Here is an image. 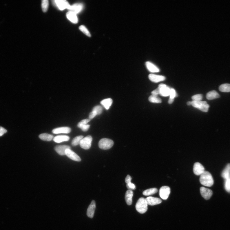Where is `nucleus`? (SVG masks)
Listing matches in <instances>:
<instances>
[{"label": "nucleus", "instance_id": "25", "mask_svg": "<svg viewBox=\"0 0 230 230\" xmlns=\"http://www.w3.org/2000/svg\"><path fill=\"white\" fill-rule=\"evenodd\" d=\"M39 138L42 140L45 141H50L54 138L53 136L47 133H43L39 136Z\"/></svg>", "mask_w": 230, "mask_h": 230}, {"label": "nucleus", "instance_id": "36", "mask_svg": "<svg viewBox=\"0 0 230 230\" xmlns=\"http://www.w3.org/2000/svg\"><path fill=\"white\" fill-rule=\"evenodd\" d=\"M177 94L174 89L171 88L170 92V98L174 99L177 97Z\"/></svg>", "mask_w": 230, "mask_h": 230}, {"label": "nucleus", "instance_id": "16", "mask_svg": "<svg viewBox=\"0 0 230 230\" xmlns=\"http://www.w3.org/2000/svg\"><path fill=\"white\" fill-rule=\"evenodd\" d=\"M71 131V129L69 127H64L53 129L52 132L54 134H59L61 133L68 134L70 133Z\"/></svg>", "mask_w": 230, "mask_h": 230}, {"label": "nucleus", "instance_id": "24", "mask_svg": "<svg viewBox=\"0 0 230 230\" xmlns=\"http://www.w3.org/2000/svg\"><path fill=\"white\" fill-rule=\"evenodd\" d=\"M222 176L225 180L230 178V164H228L223 170Z\"/></svg>", "mask_w": 230, "mask_h": 230}, {"label": "nucleus", "instance_id": "9", "mask_svg": "<svg viewBox=\"0 0 230 230\" xmlns=\"http://www.w3.org/2000/svg\"><path fill=\"white\" fill-rule=\"evenodd\" d=\"M193 170L195 174L197 176H200L205 171L203 166L199 163H196L194 164Z\"/></svg>", "mask_w": 230, "mask_h": 230}, {"label": "nucleus", "instance_id": "13", "mask_svg": "<svg viewBox=\"0 0 230 230\" xmlns=\"http://www.w3.org/2000/svg\"><path fill=\"white\" fill-rule=\"evenodd\" d=\"M67 149H71L70 146L67 145L56 146L54 147L55 151L60 155H65V151Z\"/></svg>", "mask_w": 230, "mask_h": 230}, {"label": "nucleus", "instance_id": "14", "mask_svg": "<svg viewBox=\"0 0 230 230\" xmlns=\"http://www.w3.org/2000/svg\"><path fill=\"white\" fill-rule=\"evenodd\" d=\"M145 200L148 205L151 206L159 204L162 202V200L160 199L152 197H148Z\"/></svg>", "mask_w": 230, "mask_h": 230}, {"label": "nucleus", "instance_id": "12", "mask_svg": "<svg viewBox=\"0 0 230 230\" xmlns=\"http://www.w3.org/2000/svg\"><path fill=\"white\" fill-rule=\"evenodd\" d=\"M96 207L95 201H92L91 204L89 205L87 212V215L90 218H92L94 217Z\"/></svg>", "mask_w": 230, "mask_h": 230}, {"label": "nucleus", "instance_id": "30", "mask_svg": "<svg viewBox=\"0 0 230 230\" xmlns=\"http://www.w3.org/2000/svg\"><path fill=\"white\" fill-rule=\"evenodd\" d=\"M49 1L48 0H43L42 3V8L43 12L45 13L48 10Z\"/></svg>", "mask_w": 230, "mask_h": 230}, {"label": "nucleus", "instance_id": "19", "mask_svg": "<svg viewBox=\"0 0 230 230\" xmlns=\"http://www.w3.org/2000/svg\"><path fill=\"white\" fill-rule=\"evenodd\" d=\"M146 65L148 70L151 72L155 73L159 72L160 71L159 68L150 62H146Z\"/></svg>", "mask_w": 230, "mask_h": 230}, {"label": "nucleus", "instance_id": "20", "mask_svg": "<svg viewBox=\"0 0 230 230\" xmlns=\"http://www.w3.org/2000/svg\"><path fill=\"white\" fill-rule=\"evenodd\" d=\"M67 17L68 20L73 23H76L78 21L76 14L72 11H70L67 12Z\"/></svg>", "mask_w": 230, "mask_h": 230}, {"label": "nucleus", "instance_id": "37", "mask_svg": "<svg viewBox=\"0 0 230 230\" xmlns=\"http://www.w3.org/2000/svg\"><path fill=\"white\" fill-rule=\"evenodd\" d=\"M126 186L127 188L130 190H134L136 188L135 185L131 182L127 183Z\"/></svg>", "mask_w": 230, "mask_h": 230}, {"label": "nucleus", "instance_id": "41", "mask_svg": "<svg viewBox=\"0 0 230 230\" xmlns=\"http://www.w3.org/2000/svg\"><path fill=\"white\" fill-rule=\"evenodd\" d=\"M151 94L152 95L157 96L160 94V90L159 88L158 87L156 89L154 90V91L152 92Z\"/></svg>", "mask_w": 230, "mask_h": 230}, {"label": "nucleus", "instance_id": "5", "mask_svg": "<svg viewBox=\"0 0 230 230\" xmlns=\"http://www.w3.org/2000/svg\"><path fill=\"white\" fill-rule=\"evenodd\" d=\"M92 141V138L91 136H88L83 138L81 141L80 145L81 147L85 150H88L91 148Z\"/></svg>", "mask_w": 230, "mask_h": 230}, {"label": "nucleus", "instance_id": "15", "mask_svg": "<svg viewBox=\"0 0 230 230\" xmlns=\"http://www.w3.org/2000/svg\"><path fill=\"white\" fill-rule=\"evenodd\" d=\"M149 78L152 82L156 83L163 81L166 79L165 77L163 76L153 74H149Z\"/></svg>", "mask_w": 230, "mask_h": 230}, {"label": "nucleus", "instance_id": "27", "mask_svg": "<svg viewBox=\"0 0 230 230\" xmlns=\"http://www.w3.org/2000/svg\"><path fill=\"white\" fill-rule=\"evenodd\" d=\"M219 90L220 92H230V84H223L219 86Z\"/></svg>", "mask_w": 230, "mask_h": 230}, {"label": "nucleus", "instance_id": "8", "mask_svg": "<svg viewBox=\"0 0 230 230\" xmlns=\"http://www.w3.org/2000/svg\"><path fill=\"white\" fill-rule=\"evenodd\" d=\"M158 87L160 90V94L163 97H167L169 96L171 88L167 85L161 84L158 85Z\"/></svg>", "mask_w": 230, "mask_h": 230}, {"label": "nucleus", "instance_id": "23", "mask_svg": "<svg viewBox=\"0 0 230 230\" xmlns=\"http://www.w3.org/2000/svg\"><path fill=\"white\" fill-rule=\"evenodd\" d=\"M220 96L218 93L215 91H212L209 92L207 94L206 97L208 100L212 99L220 98Z\"/></svg>", "mask_w": 230, "mask_h": 230}, {"label": "nucleus", "instance_id": "33", "mask_svg": "<svg viewBox=\"0 0 230 230\" xmlns=\"http://www.w3.org/2000/svg\"><path fill=\"white\" fill-rule=\"evenodd\" d=\"M203 95L201 94L195 95L193 96L192 99L193 101H201L203 98Z\"/></svg>", "mask_w": 230, "mask_h": 230}, {"label": "nucleus", "instance_id": "40", "mask_svg": "<svg viewBox=\"0 0 230 230\" xmlns=\"http://www.w3.org/2000/svg\"><path fill=\"white\" fill-rule=\"evenodd\" d=\"M7 132V130L2 127L0 126V136H1Z\"/></svg>", "mask_w": 230, "mask_h": 230}, {"label": "nucleus", "instance_id": "28", "mask_svg": "<svg viewBox=\"0 0 230 230\" xmlns=\"http://www.w3.org/2000/svg\"><path fill=\"white\" fill-rule=\"evenodd\" d=\"M149 101L151 103H160L161 102V99L157 95H152L149 97Z\"/></svg>", "mask_w": 230, "mask_h": 230}, {"label": "nucleus", "instance_id": "34", "mask_svg": "<svg viewBox=\"0 0 230 230\" xmlns=\"http://www.w3.org/2000/svg\"><path fill=\"white\" fill-rule=\"evenodd\" d=\"M103 108L100 105H97L93 108V111H95L97 115L101 114L102 112Z\"/></svg>", "mask_w": 230, "mask_h": 230}, {"label": "nucleus", "instance_id": "22", "mask_svg": "<svg viewBox=\"0 0 230 230\" xmlns=\"http://www.w3.org/2000/svg\"><path fill=\"white\" fill-rule=\"evenodd\" d=\"M113 103V100L111 98H108L104 99L101 102V104L107 110L109 109Z\"/></svg>", "mask_w": 230, "mask_h": 230}, {"label": "nucleus", "instance_id": "29", "mask_svg": "<svg viewBox=\"0 0 230 230\" xmlns=\"http://www.w3.org/2000/svg\"><path fill=\"white\" fill-rule=\"evenodd\" d=\"M83 138V136H78L74 138L71 143V144L73 146H76L80 144V142Z\"/></svg>", "mask_w": 230, "mask_h": 230}, {"label": "nucleus", "instance_id": "35", "mask_svg": "<svg viewBox=\"0 0 230 230\" xmlns=\"http://www.w3.org/2000/svg\"><path fill=\"white\" fill-rule=\"evenodd\" d=\"M90 120H91L89 119L83 120L78 124L77 127L80 128V127L82 126L87 124V123L90 122Z\"/></svg>", "mask_w": 230, "mask_h": 230}, {"label": "nucleus", "instance_id": "44", "mask_svg": "<svg viewBox=\"0 0 230 230\" xmlns=\"http://www.w3.org/2000/svg\"><path fill=\"white\" fill-rule=\"evenodd\" d=\"M191 101H188L187 103V104L188 105H191Z\"/></svg>", "mask_w": 230, "mask_h": 230}, {"label": "nucleus", "instance_id": "1", "mask_svg": "<svg viewBox=\"0 0 230 230\" xmlns=\"http://www.w3.org/2000/svg\"><path fill=\"white\" fill-rule=\"evenodd\" d=\"M200 182L202 185L207 187H211L213 184L214 181L211 174L207 171L200 175Z\"/></svg>", "mask_w": 230, "mask_h": 230}, {"label": "nucleus", "instance_id": "3", "mask_svg": "<svg viewBox=\"0 0 230 230\" xmlns=\"http://www.w3.org/2000/svg\"><path fill=\"white\" fill-rule=\"evenodd\" d=\"M191 102V105L193 106L202 111L207 112L209 111L210 106L206 101H193Z\"/></svg>", "mask_w": 230, "mask_h": 230}, {"label": "nucleus", "instance_id": "6", "mask_svg": "<svg viewBox=\"0 0 230 230\" xmlns=\"http://www.w3.org/2000/svg\"><path fill=\"white\" fill-rule=\"evenodd\" d=\"M52 1L54 5L61 10H63L66 8L70 10L71 6L69 3L65 0H56Z\"/></svg>", "mask_w": 230, "mask_h": 230}, {"label": "nucleus", "instance_id": "26", "mask_svg": "<svg viewBox=\"0 0 230 230\" xmlns=\"http://www.w3.org/2000/svg\"><path fill=\"white\" fill-rule=\"evenodd\" d=\"M158 191V189L156 188H152L147 189L143 192V194L146 196H148L154 194Z\"/></svg>", "mask_w": 230, "mask_h": 230}, {"label": "nucleus", "instance_id": "43", "mask_svg": "<svg viewBox=\"0 0 230 230\" xmlns=\"http://www.w3.org/2000/svg\"><path fill=\"white\" fill-rule=\"evenodd\" d=\"M174 99H172L169 98L168 101V103L169 104H171L174 101Z\"/></svg>", "mask_w": 230, "mask_h": 230}, {"label": "nucleus", "instance_id": "21", "mask_svg": "<svg viewBox=\"0 0 230 230\" xmlns=\"http://www.w3.org/2000/svg\"><path fill=\"white\" fill-rule=\"evenodd\" d=\"M70 139L69 136L66 135H60L56 136L53 138L54 141L57 143L67 141Z\"/></svg>", "mask_w": 230, "mask_h": 230}, {"label": "nucleus", "instance_id": "42", "mask_svg": "<svg viewBox=\"0 0 230 230\" xmlns=\"http://www.w3.org/2000/svg\"><path fill=\"white\" fill-rule=\"evenodd\" d=\"M132 179V178L131 176H130L129 175H127L125 179V181L127 184L130 182H131V181Z\"/></svg>", "mask_w": 230, "mask_h": 230}, {"label": "nucleus", "instance_id": "38", "mask_svg": "<svg viewBox=\"0 0 230 230\" xmlns=\"http://www.w3.org/2000/svg\"><path fill=\"white\" fill-rule=\"evenodd\" d=\"M97 115L95 111H93L90 113L89 115V119L91 120L95 117Z\"/></svg>", "mask_w": 230, "mask_h": 230}, {"label": "nucleus", "instance_id": "4", "mask_svg": "<svg viewBox=\"0 0 230 230\" xmlns=\"http://www.w3.org/2000/svg\"><path fill=\"white\" fill-rule=\"evenodd\" d=\"M114 144V142L112 140L106 138H102L98 143L99 148L102 150H108L111 148Z\"/></svg>", "mask_w": 230, "mask_h": 230}, {"label": "nucleus", "instance_id": "2", "mask_svg": "<svg viewBox=\"0 0 230 230\" xmlns=\"http://www.w3.org/2000/svg\"><path fill=\"white\" fill-rule=\"evenodd\" d=\"M148 204L145 199L141 198L138 201L136 205V210L139 213H145L148 209Z\"/></svg>", "mask_w": 230, "mask_h": 230}, {"label": "nucleus", "instance_id": "17", "mask_svg": "<svg viewBox=\"0 0 230 230\" xmlns=\"http://www.w3.org/2000/svg\"><path fill=\"white\" fill-rule=\"evenodd\" d=\"M133 192L132 190L128 189L126 192L125 195V200L126 203L129 206L131 205L132 203V198Z\"/></svg>", "mask_w": 230, "mask_h": 230}, {"label": "nucleus", "instance_id": "18", "mask_svg": "<svg viewBox=\"0 0 230 230\" xmlns=\"http://www.w3.org/2000/svg\"><path fill=\"white\" fill-rule=\"evenodd\" d=\"M83 8V6L82 4H76L71 6L70 11L77 14L81 11Z\"/></svg>", "mask_w": 230, "mask_h": 230}, {"label": "nucleus", "instance_id": "31", "mask_svg": "<svg viewBox=\"0 0 230 230\" xmlns=\"http://www.w3.org/2000/svg\"><path fill=\"white\" fill-rule=\"evenodd\" d=\"M79 29L81 32L84 34H85L86 36L89 37L91 36V34H90L89 30L85 26L82 25L80 26L79 27Z\"/></svg>", "mask_w": 230, "mask_h": 230}, {"label": "nucleus", "instance_id": "7", "mask_svg": "<svg viewBox=\"0 0 230 230\" xmlns=\"http://www.w3.org/2000/svg\"><path fill=\"white\" fill-rule=\"evenodd\" d=\"M159 194L160 197L163 199L166 200L168 198L170 193V189L167 186H163L160 190Z\"/></svg>", "mask_w": 230, "mask_h": 230}, {"label": "nucleus", "instance_id": "10", "mask_svg": "<svg viewBox=\"0 0 230 230\" xmlns=\"http://www.w3.org/2000/svg\"><path fill=\"white\" fill-rule=\"evenodd\" d=\"M201 195L205 199H209L213 195V192L211 189L204 187H201L200 188Z\"/></svg>", "mask_w": 230, "mask_h": 230}, {"label": "nucleus", "instance_id": "32", "mask_svg": "<svg viewBox=\"0 0 230 230\" xmlns=\"http://www.w3.org/2000/svg\"><path fill=\"white\" fill-rule=\"evenodd\" d=\"M224 187L225 190L230 193V178L225 180Z\"/></svg>", "mask_w": 230, "mask_h": 230}, {"label": "nucleus", "instance_id": "39", "mask_svg": "<svg viewBox=\"0 0 230 230\" xmlns=\"http://www.w3.org/2000/svg\"><path fill=\"white\" fill-rule=\"evenodd\" d=\"M90 127V125L88 124H86V125H84L80 127V129H81L83 132H85L89 129Z\"/></svg>", "mask_w": 230, "mask_h": 230}, {"label": "nucleus", "instance_id": "11", "mask_svg": "<svg viewBox=\"0 0 230 230\" xmlns=\"http://www.w3.org/2000/svg\"><path fill=\"white\" fill-rule=\"evenodd\" d=\"M65 155L72 160L80 161L81 160V158L71 150V149H67L65 151Z\"/></svg>", "mask_w": 230, "mask_h": 230}]
</instances>
